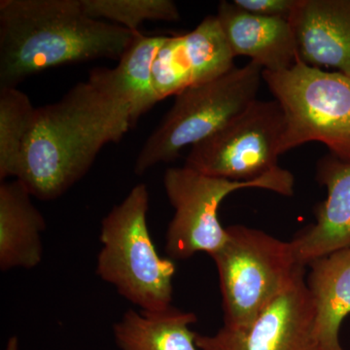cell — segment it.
Returning <instances> with one entry per match:
<instances>
[{"label":"cell","instance_id":"obj_1","mask_svg":"<svg viewBox=\"0 0 350 350\" xmlns=\"http://www.w3.org/2000/svg\"><path fill=\"white\" fill-rule=\"evenodd\" d=\"M133 128L112 68L92 69L57 103L36 107L15 179L32 197L59 199L91 170L101 149Z\"/></svg>","mask_w":350,"mask_h":350},{"label":"cell","instance_id":"obj_2","mask_svg":"<svg viewBox=\"0 0 350 350\" xmlns=\"http://www.w3.org/2000/svg\"><path fill=\"white\" fill-rule=\"evenodd\" d=\"M138 33L89 17L81 0H1L0 89L66 64L119 61Z\"/></svg>","mask_w":350,"mask_h":350},{"label":"cell","instance_id":"obj_3","mask_svg":"<svg viewBox=\"0 0 350 350\" xmlns=\"http://www.w3.org/2000/svg\"><path fill=\"white\" fill-rule=\"evenodd\" d=\"M148 188L138 184L101 221L96 273L140 312L172 306L176 267L161 257L149 232Z\"/></svg>","mask_w":350,"mask_h":350},{"label":"cell","instance_id":"obj_4","mask_svg":"<svg viewBox=\"0 0 350 350\" xmlns=\"http://www.w3.org/2000/svg\"><path fill=\"white\" fill-rule=\"evenodd\" d=\"M262 71L259 64L250 62L176 94L140 149L135 174L142 176L159 163L174 162L184 148L204 142L247 109L257 100Z\"/></svg>","mask_w":350,"mask_h":350},{"label":"cell","instance_id":"obj_5","mask_svg":"<svg viewBox=\"0 0 350 350\" xmlns=\"http://www.w3.org/2000/svg\"><path fill=\"white\" fill-rule=\"evenodd\" d=\"M228 241L211 255L222 296L224 327L247 328L301 268L291 241L243 225L227 228Z\"/></svg>","mask_w":350,"mask_h":350},{"label":"cell","instance_id":"obj_6","mask_svg":"<svg viewBox=\"0 0 350 350\" xmlns=\"http://www.w3.org/2000/svg\"><path fill=\"white\" fill-rule=\"evenodd\" d=\"M284 115L280 155L308 142L326 145L350 161V77L308 66L300 59L286 70L262 71Z\"/></svg>","mask_w":350,"mask_h":350},{"label":"cell","instance_id":"obj_7","mask_svg":"<svg viewBox=\"0 0 350 350\" xmlns=\"http://www.w3.org/2000/svg\"><path fill=\"white\" fill-rule=\"evenodd\" d=\"M163 187L174 211L165 232V253L170 259L186 260L199 252L211 256L224 246L228 231L219 221L218 209L228 196L241 189L258 188L291 197L295 178L282 167L261 180L231 181L184 165L165 170Z\"/></svg>","mask_w":350,"mask_h":350},{"label":"cell","instance_id":"obj_8","mask_svg":"<svg viewBox=\"0 0 350 350\" xmlns=\"http://www.w3.org/2000/svg\"><path fill=\"white\" fill-rule=\"evenodd\" d=\"M284 115L276 100L253 103L204 142L191 147L186 167L200 174L250 182L275 174Z\"/></svg>","mask_w":350,"mask_h":350},{"label":"cell","instance_id":"obj_9","mask_svg":"<svg viewBox=\"0 0 350 350\" xmlns=\"http://www.w3.org/2000/svg\"><path fill=\"white\" fill-rule=\"evenodd\" d=\"M301 267L250 326L234 330L223 326L214 335H199L200 350H322L314 333V308Z\"/></svg>","mask_w":350,"mask_h":350},{"label":"cell","instance_id":"obj_10","mask_svg":"<svg viewBox=\"0 0 350 350\" xmlns=\"http://www.w3.org/2000/svg\"><path fill=\"white\" fill-rule=\"evenodd\" d=\"M216 16H207L192 31L167 36L153 64L159 101L225 75L234 68Z\"/></svg>","mask_w":350,"mask_h":350},{"label":"cell","instance_id":"obj_11","mask_svg":"<svg viewBox=\"0 0 350 350\" xmlns=\"http://www.w3.org/2000/svg\"><path fill=\"white\" fill-rule=\"evenodd\" d=\"M317 179L327 198L315 211V221L291 243L301 266L336 251L350 247V161L330 155L320 159Z\"/></svg>","mask_w":350,"mask_h":350},{"label":"cell","instance_id":"obj_12","mask_svg":"<svg viewBox=\"0 0 350 350\" xmlns=\"http://www.w3.org/2000/svg\"><path fill=\"white\" fill-rule=\"evenodd\" d=\"M215 16L234 57H250L271 72L286 70L300 59L289 21L254 15L225 0Z\"/></svg>","mask_w":350,"mask_h":350},{"label":"cell","instance_id":"obj_13","mask_svg":"<svg viewBox=\"0 0 350 350\" xmlns=\"http://www.w3.org/2000/svg\"><path fill=\"white\" fill-rule=\"evenodd\" d=\"M289 22L301 61L350 77V0H300Z\"/></svg>","mask_w":350,"mask_h":350},{"label":"cell","instance_id":"obj_14","mask_svg":"<svg viewBox=\"0 0 350 350\" xmlns=\"http://www.w3.org/2000/svg\"><path fill=\"white\" fill-rule=\"evenodd\" d=\"M18 179L0 183V269L36 268L43 257V214Z\"/></svg>","mask_w":350,"mask_h":350},{"label":"cell","instance_id":"obj_15","mask_svg":"<svg viewBox=\"0 0 350 350\" xmlns=\"http://www.w3.org/2000/svg\"><path fill=\"white\" fill-rule=\"evenodd\" d=\"M306 280L314 308V333L322 350H345L340 327L350 314V247L308 265Z\"/></svg>","mask_w":350,"mask_h":350},{"label":"cell","instance_id":"obj_16","mask_svg":"<svg viewBox=\"0 0 350 350\" xmlns=\"http://www.w3.org/2000/svg\"><path fill=\"white\" fill-rule=\"evenodd\" d=\"M197 320L194 312L174 306L159 312L128 310L113 324V337L119 350H200L190 328Z\"/></svg>","mask_w":350,"mask_h":350},{"label":"cell","instance_id":"obj_17","mask_svg":"<svg viewBox=\"0 0 350 350\" xmlns=\"http://www.w3.org/2000/svg\"><path fill=\"white\" fill-rule=\"evenodd\" d=\"M167 36L137 34L112 68L131 105L133 126L159 103L153 82V64Z\"/></svg>","mask_w":350,"mask_h":350},{"label":"cell","instance_id":"obj_18","mask_svg":"<svg viewBox=\"0 0 350 350\" xmlns=\"http://www.w3.org/2000/svg\"><path fill=\"white\" fill-rule=\"evenodd\" d=\"M36 111L17 88L0 89V180L15 179Z\"/></svg>","mask_w":350,"mask_h":350},{"label":"cell","instance_id":"obj_19","mask_svg":"<svg viewBox=\"0 0 350 350\" xmlns=\"http://www.w3.org/2000/svg\"><path fill=\"white\" fill-rule=\"evenodd\" d=\"M85 13L94 19L140 32L144 22H177L180 13L172 0H81Z\"/></svg>","mask_w":350,"mask_h":350},{"label":"cell","instance_id":"obj_20","mask_svg":"<svg viewBox=\"0 0 350 350\" xmlns=\"http://www.w3.org/2000/svg\"><path fill=\"white\" fill-rule=\"evenodd\" d=\"M300 0H234L239 8L267 18L290 21Z\"/></svg>","mask_w":350,"mask_h":350},{"label":"cell","instance_id":"obj_21","mask_svg":"<svg viewBox=\"0 0 350 350\" xmlns=\"http://www.w3.org/2000/svg\"><path fill=\"white\" fill-rule=\"evenodd\" d=\"M4 350H20L19 338L17 336H12L8 338Z\"/></svg>","mask_w":350,"mask_h":350}]
</instances>
